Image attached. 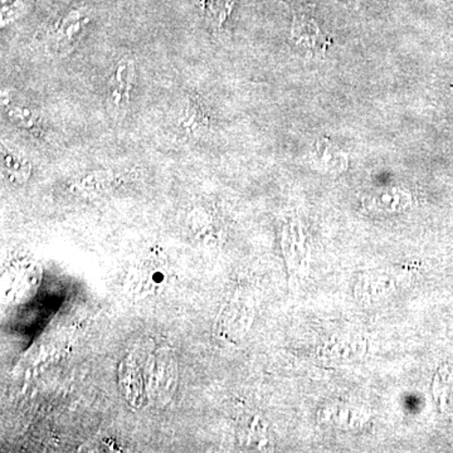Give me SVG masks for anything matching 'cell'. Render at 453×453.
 Listing matches in <instances>:
<instances>
[{
	"label": "cell",
	"instance_id": "cell-3",
	"mask_svg": "<svg viewBox=\"0 0 453 453\" xmlns=\"http://www.w3.org/2000/svg\"><path fill=\"white\" fill-rule=\"evenodd\" d=\"M205 9L211 19L222 22L231 9V0H205Z\"/></svg>",
	"mask_w": 453,
	"mask_h": 453
},
{
	"label": "cell",
	"instance_id": "cell-2",
	"mask_svg": "<svg viewBox=\"0 0 453 453\" xmlns=\"http://www.w3.org/2000/svg\"><path fill=\"white\" fill-rule=\"evenodd\" d=\"M142 374L140 372L135 357H129L120 365V384L122 392L131 404L140 405L144 401L142 388Z\"/></svg>",
	"mask_w": 453,
	"mask_h": 453
},
{
	"label": "cell",
	"instance_id": "cell-1",
	"mask_svg": "<svg viewBox=\"0 0 453 453\" xmlns=\"http://www.w3.org/2000/svg\"><path fill=\"white\" fill-rule=\"evenodd\" d=\"M145 377L148 386L150 387L149 393L163 403L168 402L166 396H172L174 392L177 377L175 362L168 350H157L155 356L150 357L146 363Z\"/></svg>",
	"mask_w": 453,
	"mask_h": 453
}]
</instances>
